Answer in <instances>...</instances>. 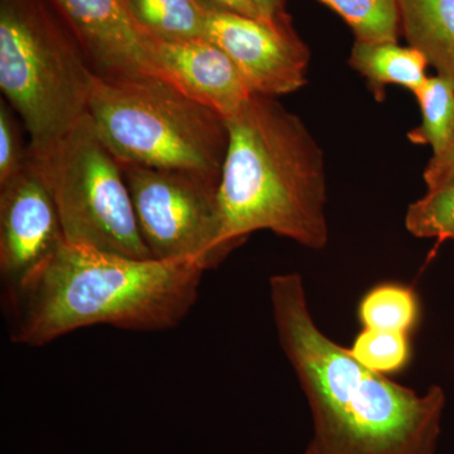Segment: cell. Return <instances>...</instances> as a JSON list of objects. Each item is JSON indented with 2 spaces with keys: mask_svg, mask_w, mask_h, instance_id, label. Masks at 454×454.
<instances>
[{
  "mask_svg": "<svg viewBox=\"0 0 454 454\" xmlns=\"http://www.w3.org/2000/svg\"><path fill=\"white\" fill-rule=\"evenodd\" d=\"M269 295L278 340L312 413L304 454H437L443 387L419 394L361 365L317 325L301 274L271 277Z\"/></svg>",
  "mask_w": 454,
  "mask_h": 454,
  "instance_id": "cell-1",
  "label": "cell"
},
{
  "mask_svg": "<svg viewBox=\"0 0 454 454\" xmlns=\"http://www.w3.org/2000/svg\"><path fill=\"white\" fill-rule=\"evenodd\" d=\"M205 271L193 262L136 259L62 244L7 295L12 340L40 348L98 325L169 330L195 307Z\"/></svg>",
  "mask_w": 454,
  "mask_h": 454,
  "instance_id": "cell-2",
  "label": "cell"
},
{
  "mask_svg": "<svg viewBox=\"0 0 454 454\" xmlns=\"http://www.w3.org/2000/svg\"><path fill=\"white\" fill-rule=\"evenodd\" d=\"M229 130L219 184L221 243L230 252L256 231L307 249L327 247V179L321 146L277 98L253 94L225 119Z\"/></svg>",
  "mask_w": 454,
  "mask_h": 454,
  "instance_id": "cell-3",
  "label": "cell"
},
{
  "mask_svg": "<svg viewBox=\"0 0 454 454\" xmlns=\"http://www.w3.org/2000/svg\"><path fill=\"white\" fill-rule=\"evenodd\" d=\"M95 73L51 0H0V90L42 154L88 114Z\"/></svg>",
  "mask_w": 454,
  "mask_h": 454,
  "instance_id": "cell-4",
  "label": "cell"
},
{
  "mask_svg": "<svg viewBox=\"0 0 454 454\" xmlns=\"http://www.w3.org/2000/svg\"><path fill=\"white\" fill-rule=\"evenodd\" d=\"M88 114L121 166L220 181L229 146L225 119L160 77L97 74Z\"/></svg>",
  "mask_w": 454,
  "mask_h": 454,
  "instance_id": "cell-5",
  "label": "cell"
},
{
  "mask_svg": "<svg viewBox=\"0 0 454 454\" xmlns=\"http://www.w3.org/2000/svg\"><path fill=\"white\" fill-rule=\"evenodd\" d=\"M29 155L50 188L66 243L153 259L140 234L122 166L89 114L49 151Z\"/></svg>",
  "mask_w": 454,
  "mask_h": 454,
  "instance_id": "cell-6",
  "label": "cell"
},
{
  "mask_svg": "<svg viewBox=\"0 0 454 454\" xmlns=\"http://www.w3.org/2000/svg\"><path fill=\"white\" fill-rule=\"evenodd\" d=\"M152 258L208 270L229 255L221 243L220 181L184 170L122 166Z\"/></svg>",
  "mask_w": 454,
  "mask_h": 454,
  "instance_id": "cell-7",
  "label": "cell"
},
{
  "mask_svg": "<svg viewBox=\"0 0 454 454\" xmlns=\"http://www.w3.org/2000/svg\"><path fill=\"white\" fill-rule=\"evenodd\" d=\"M65 243L56 203L28 151L25 168L0 186V276L7 295Z\"/></svg>",
  "mask_w": 454,
  "mask_h": 454,
  "instance_id": "cell-8",
  "label": "cell"
},
{
  "mask_svg": "<svg viewBox=\"0 0 454 454\" xmlns=\"http://www.w3.org/2000/svg\"><path fill=\"white\" fill-rule=\"evenodd\" d=\"M205 37L234 62L254 94H292L307 83L309 50L293 28H279L258 18L211 12Z\"/></svg>",
  "mask_w": 454,
  "mask_h": 454,
  "instance_id": "cell-9",
  "label": "cell"
},
{
  "mask_svg": "<svg viewBox=\"0 0 454 454\" xmlns=\"http://www.w3.org/2000/svg\"><path fill=\"white\" fill-rule=\"evenodd\" d=\"M98 76H157L152 40L131 20L124 0H51Z\"/></svg>",
  "mask_w": 454,
  "mask_h": 454,
  "instance_id": "cell-10",
  "label": "cell"
},
{
  "mask_svg": "<svg viewBox=\"0 0 454 454\" xmlns=\"http://www.w3.org/2000/svg\"><path fill=\"white\" fill-rule=\"evenodd\" d=\"M152 50L160 79L223 119L254 94L231 59L207 38L152 40Z\"/></svg>",
  "mask_w": 454,
  "mask_h": 454,
  "instance_id": "cell-11",
  "label": "cell"
},
{
  "mask_svg": "<svg viewBox=\"0 0 454 454\" xmlns=\"http://www.w3.org/2000/svg\"><path fill=\"white\" fill-rule=\"evenodd\" d=\"M396 5L409 46L454 86V0H396Z\"/></svg>",
  "mask_w": 454,
  "mask_h": 454,
  "instance_id": "cell-12",
  "label": "cell"
},
{
  "mask_svg": "<svg viewBox=\"0 0 454 454\" xmlns=\"http://www.w3.org/2000/svg\"><path fill=\"white\" fill-rule=\"evenodd\" d=\"M348 64L366 80L378 101H384L389 85L417 91L428 79V59L414 47H403L397 42H355Z\"/></svg>",
  "mask_w": 454,
  "mask_h": 454,
  "instance_id": "cell-13",
  "label": "cell"
},
{
  "mask_svg": "<svg viewBox=\"0 0 454 454\" xmlns=\"http://www.w3.org/2000/svg\"><path fill=\"white\" fill-rule=\"evenodd\" d=\"M131 20L154 41L206 38V16L195 0H124Z\"/></svg>",
  "mask_w": 454,
  "mask_h": 454,
  "instance_id": "cell-14",
  "label": "cell"
},
{
  "mask_svg": "<svg viewBox=\"0 0 454 454\" xmlns=\"http://www.w3.org/2000/svg\"><path fill=\"white\" fill-rule=\"evenodd\" d=\"M358 321L369 330L411 334L420 318L417 293L400 283H382L361 298Z\"/></svg>",
  "mask_w": 454,
  "mask_h": 454,
  "instance_id": "cell-15",
  "label": "cell"
},
{
  "mask_svg": "<svg viewBox=\"0 0 454 454\" xmlns=\"http://www.w3.org/2000/svg\"><path fill=\"white\" fill-rule=\"evenodd\" d=\"M422 112V124L409 131V142L429 145L442 153L454 136V86L444 77L432 76L414 92Z\"/></svg>",
  "mask_w": 454,
  "mask_h": 454,
  "instance_id": "cell-16",
  "label": "cell"
},
{
  "mask_svg": "<svg viewBox=\"0 0 454 454\" xmlns=\"http://www.w3.org/2000/svg\"><path fill=\"white\" fill-rule=\"evenodd\" d=\"M333 9L357 41L397 42L400 31L396 0H318Z\"/></svg>",
  "mask_w": 454,
  "mask_h": 454,
  "instance_id": "cell-17",
  "label": "cell"
},
{
  "mask_svg": "<svg viewBox=\"0 0 454 454\" xmlns=\"http://www.w3.org/2000/svg\"><path fill=\"white\" fill-rule=\"evenodd\" d=\"M405 227L415 238L454 240V178L428 188L422 199L411 203Z\"/></svg>",
  "mask_w": 454,
  "mask_h": 454,
  "instance_id": "cell-18",
  "label": "cell"
},
{
  "mask_svg": "<svg viewBox=\"0 0 454 454\" xmlns=\"http://www.w3.org/2000/svg\"><path fill=\"white\" fill-rule=\"evenodd\" d=\"M349 352L361 365L387 376L403 372L409 365L411 343L409 334L364 328Z\"/></svg>",
  "mask_w": 454,
  "mask_h": 454,
  "instance_id": "cell-19",
  "label": "cell"
},
{
  "mask_svg": "<svg viewBox=\"0 0 454 454\" xmlns=\"http://www.w3.org/2000/svg\"><path fill=\"white\" fill-rule=\"evenodd\" d=\"M4 98L0 100V186L16 177L28 160L29 145L23 142L22 121Z\"/></svg>",
  "mask_w": 454,
  "mask_h": 454,
  "instance_id": "cell-20",
  "label": "cell"
},
{
  "mask_svg": "<svg viewBox=\"0 0 454 454\" xmlns=\"http://www.w3.org/2000/svg\"><path fill=\"white\" fill-rule=\"evenodd\" d=\"M427 188H433L454 178V136L442 153L432 155L423 173Z\"/></svg>",
  "mask_w": 454,
  "mask_h": 454,
  "instance_id": "cell-21",
  "label": "cell"
},
{
  "mask_svg": "<svg viewBox=\"0 0 454 454\" xmlns=\"http://www.w3.org/2000/svg\"><path fill=\"white\" fill-rule=\"evenodd\" d=\"M247 2L256 9L264 22L279 28H292L291 20L284 7V0H247Z\"/></svg>",
  "mask_w": 454,
  "mask_h": 454,
  "instance_id": "cell-22",
  "label": "cell"
},
{
  "mask_svg": "<svg viewBox=\"0 0 454 454\" xmlns=\"http://www.w3.org/2000/svg\"><path fill=\"white\" fill-rule=\"evenodd\" d=\"M195 2L207 13H211V12H231V13L243 14V16L262 20L256 9L247 0H195Z\"/></svg>",
  "mask_w": 454,
  "mask_h": 454,
  "instance_id": "cell-23",
  "label": "cell"
}]
</instances>
